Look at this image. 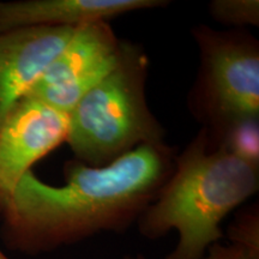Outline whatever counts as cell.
<instances>
[{"label": "cell", "instance_id": "6", "mask_svg": "<svg viewBox=\"0 0 259 259\" xmlns=\"http://www.w3.org/2000/svg\"><path fill=\"white\" fill-rule=\"evenodd\" d=\"M69 115L31 97L21 100L0 126V208L36 162L65 143Z\"/></svg>", "mask_w": 259, "mask_h": 259}, {"label": "cell", "instance_id": "7", "mask_svg": "<svg viewBox=\"0 0 259 259\" xmlns=\"http://www.w3.org/2000/svg\"><path fill=\"white\" fill-rule=\"evenodd\" d=\"M71 27L0 32V126L72 36Z\"/></svg>", "mask_w": 259, "mask_h": 259}, {"label": "cell", "instance_id": "3", "mask_svg": "<svg viewBox=\"0 0 259 259\" xmlns=\"http://www.w3.org/2000/svg\"><path fill=\"white\" fill-rule=\"evenodd\" d=\"M149 66L142 45L121 40L116 66L69 114L65 143L74 160L105 167L141 145L166 142V130L148 105Z\"/></svg>", "mask_w": 259, "mask_h": 259}, {"label": "cell", "instance_id": "4", "mask_svg": "<svg viewBox=\"0 0 259 259\" xmlns=\"http://www.w3.org/2000/svg\"><path fill=\"white\" fill-rule=\"evenodd\" d=\"M199 69L187 96L191 114L209 134L259 118V42L245 29H192Z\"/></svg>", "mask_w": 259, "mask_h": 259}, {"label": "cell", "instance_id": "2", "mask_svg": "<svg viewBox=\"0 0 259 259\" xmlns=\"http://www.w3.org/2000/svg\"><path fill=\"white\" fill-rule=\"evenodd\" d=\"M259 190V164L210 143L204 128L174 158L170 176L136 225L144 238L179 234L164 259H203L223 238L222 221Z\"/></svg>", "mask_w": 259, "mask_h": 259}, {"label": "cell", "instance_id": "13", "mask_svg": "<svg viewBox=\"0 0 259 259\" xmlns=\"http://www.w3.org/2000/svg\"><path fill=\"white\" fill-rule=\"evenodd\" d=\"M125 259H145V257L143 254H137V255H134V257H130V255H127Z\"/></svg>", "mask_w": 259, "mask_h": 259}, {"label": "cell", "instance_id": "9", "mask_svg": "<svg viewBox=\"0 0 259 259\" xmlns=\"http://www.w3.org/2000/svg\"><path fill=\"white\" fill-rule=\"evenodd\" d=\"M206 135L210 143L215 147L251 163L259 164V118L244 119L216 134L206 131Z\"/></svg>", "mask_w": 259, "mask_h": 259}, {"label": "cell", "instance_id": "8", "mask_svg": "<svg viewBox=\"0 0 259 259\" xmlns=\"http://www.w3.org/2000/svg\"><path fill=\"white\" fill-rule=\"evenodd\" d=\"M167 0H15L0 2V32L109 22L128 12L166 8Z\"/></svg>", "mask_w": 259, "mask_h": 259}, {"label": "cell", "instance_id": "10", "mask_svg": "<svg viewBox=\"0 0 259 259\" xmlns=\"http://www.w3.org/2000/svg\"><path fill=\"white\" fill-rule=\"evenodd\" d=\"M209 12L213 21L234 29L259 25L258 0H212Z\"/></svg>", "mask_w": 259, "mask_h": 259}, {"label": "cell", "instance_id": "14", "mask_svg": "<svg viewBox=\"0 0 259 259\" xmlns=\"http://www.w3.org/2000/svg\"><path fill=\"white\" fill-rule=\"evenodd\" d=\"M0 259H10V258H8V257H6V255H5V253H4V252H3L2 250H0Z\"/></svg>", "mask_w": 259, "mask_h": 259}, {"label": "cell", "instance_id": "1", "mask_svg": "<svg viewBox=\"0 0 259 259\" xmlns=\"http://www.w3.org/2000/svg\"><path fill=\"white\" fill-rule=\"evenodd\" d=\"M177 154L163 142L141 145L105 167L72 158L64 164L63 186L28 171L0 208L3 241L10 250L37 255L100 233L126 232L169 178Z\"/></svg>", "mask_w": 259, "mask_h": 259}, {"label": "cell", "instance_id": "11", "mask_svg": "<svg viewBox=\"0 0 259 259\" xmlns=\"http://www.w3.org/2000/svg\"><path fill=\"white\" fill-rule=\"evenodd\" d=\"M228 239L233 244L259 250L258 205L242 210L228 228Z\"/></svg>", "mask_w": 259, "mask_h": 259}, {"label": "cell", "instance_id": "5", "mask_svg": "<svg viewBox=\"0 0 259 259\" xmlns=\"http://www.w3.org/2000/svg\"><path fill=\"white\" fill-rule=\"evenodd\" d=\"M120 51L121 40L109 22L79 25L27 97L69 115L79 100L116 66Z\"/></svg>", "mask_w": 259, "mask_h": 259}, {"label": "cell", "instance_id": "12", "mask_svg": "<svg viewBox=\"0 0 259 259\" xmlns=\"http://www.w3.org/2000/svg\"><path fill=\"white\" fill-rule=\"evenodd\" d=\"M203 259H259V250L246 247L239 244L211 245Z\"/></svg>", "mask_w": 259, "mask_h": 259}]
</instances>
